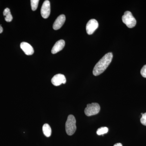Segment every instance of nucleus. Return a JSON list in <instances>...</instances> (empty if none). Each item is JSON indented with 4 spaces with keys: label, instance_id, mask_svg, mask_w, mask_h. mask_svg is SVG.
Listing matches in <instances>:
<instances>
[{
    "label": "nucleus",
    "instance_id": "nucleus-5",
    "mask_svg": "<svg viewBox=\"0 0 146 146\" xmlns=\"http://www.w3.org/2000/svg\"><path fill=\"white\" fill-rule=\"evenodd\" d=\"M99 24L98 21L95 19L90 20L87 23L86 25V31L88 35H92L98 27Z\"/></svg>",
    "mask_w": 146,
    "mask_h": 146
},
{
    "label": "nucleus",
    "instance_id": "nucleus-11",
    "mask_svg": "<svg viewBox=\"0 0 146 146\" xmlns=\"http://www.w3.org/2000/svg\"><path fill=\"white\" fill-rule=\"evenodd\" d=\"M3 14L4 16L5 17V19L6 22H10L13 20V17L11 13L10 10L9 8H5L4 10Z\"/></svg>",
    "mask_w": 146,
    "mask_h": 146
},
{
    "label": "nucleus",
    "instance_id": "nucleus-9",
    "mask_svg": "<svg viewBox=\"0 0 146 146\" xmlns=\"http://www.w3.org/2000/svg\"><path fill=\"white\" fill-rule=\"evenodd\" d=\"M21 48L27 55H31L34 53V50L31 45L27 42H23L21 43Z\"/></svg>",
    "mask_w": 146,
    "mask_h": 146
},
{
    "label": "nucleus",
    "instance_id": "nucleus-1",
    "mask_svg": "<svg viewBox=\"0 0 146 146\" xmlns=\"http://www.w3.org/2000/svg\"><path fill=\"white\" fill-rule=\"evenodd\" d=\"M113 54L112 52L108 53L96 64L93 70V74L97 76L105 71L112 61Z\"/></svg>",
    "mask_w": 146,
    "mask_h": 146
},
{
    "label": "nucleus",
    "instance_id": "nucleus-15",
    "mask_svg": "<svg viewBox=\"0 0 146 146\" xmlns=\"http://www.w3.org/2000/svg\"><path fill=\"white\" fill-rule=\"evenodd\" d=\"M141 122L144 125L146 126V112L142 115L141 119Z\"/></svg>",
    "mask_w": 146,
    "mask_h": 146
},
{
    "label": "nucleus",
    "instance_id": "nucleus-16",
    "mask_svg": "<svg viewBox=\"0 0 146 146\" xmlns=\"http://www.w3.org/2000/svg\"><path fill=\"white\" fill-rule=\"evenodd\" d=\"M141 75L146 78V65H144L141 71Z\"/></svg>",
    "mask_w": 146,
    "mask_h": 146
},
{
    "label": "nucleus",
    "instance_id": "nucleus-18",
    "mask_svg": "<svg viewBox=\"0 0 146 146\" xmlns=\"http://www.w3.org/2000/svg\"><path fill=\"white\" fill-rule=\"evenodd\" d=\"M3 32V28L1 25H0V33H1Z\"/></svg>",
    "mask_w": 146,
    "mask_h": 146
},
{
    "label": "nucleus",
    "instance_id": "nucleus-13",
    "mask_svg": "<svg viewBox=\"0 0 146 146\" xmlns=\"http://www.w3.org/2000/svg\"><path fill=\"white\" fill-rule=\"evenodd\" d=\"M108 131V129L107 127H101L99 128L97 131L98 135H102L107 133Z\"/></svg>",
    "mask_w": 146,
    "mask_h": 146
},
{
    "label": "nucleus",
    "instance_id": "nucleus-14",
    "mask_svg": "<svg viewBox=\"0 0 146 146\" xmlns=\"http://www.w3.org/2000/svg\"><path fill=\"white\" fill-rule=\"evenodd\" d=\"M39 2V0H31V1L32 10L34 11L37 9Z\"/></svg>",
    "mask_w": 146,
    "mask_h": 146
},
{
    "label": "nucleus",
    "instance_id": "nucleus-10",
    "mask_svg": "<svg viewBox=\"0 0 146 146\" xmlns=\"http://www.w3.org/2000/svg\"><path fill=\"white\" fill-rule=\"evenodd\" d=\"M65 46V42L63 40H60L57 41L53 47L51 52L53 54H55L58 52L63 50Z\"/></svg>",
    "mask_w": 146,
    "mask_h": 146
},
{
    "label": "nucleus",
    "instance_id": "nucleus-7",
    "mask_svg": "<svg viewBox=\"0 0 146 146\" xmlns=\"http://www.w3.org/2000/svg\"><path fill=\"white\" fill-rule=\"evenodd\" d=\"M51 82L54 86H59L62 84H65L66 83V78L64 75L58 74L52 78L51 80Z\"/></svg>",
    "mask_w": 146,
    "mask_h": 146
},
{
    "label": "nucleus",
    "instance_id": "nucleus-17",
    "mask_svg": "<svg viewBox=\"0 0 146 146\" xmlns=\"http://www.w3.org/2000/svg\"><path fill=\"white\" fill-rule=\"evenodd\" d=\"M114 146H123V145L121 143H117L115 144Z\"/></svg>",
    "mask_w": 146,
    "mask_h": 146
},
{
    "label": "nucleus",
    "instance_id": "nucleus-12",
    "mask_svg": "<svg viewBox=\"0 0 146 146\" xmlns=\"http://www.w3.org/2000/svg\"><path fill=\"white\" fill-rule=\"evenodd\" d=\"M43 133L47 137H50L51 135L52 130L48 124H45L42 128Z\"/></svg>",
    "mask_w": 146,
    "mask_h": 146
},
{
    "label": "nucleus",
    "instance_id": "nucleus-2",
    "mask_svg": "<svg viewBox=\"0 0 146 146\" xmlns=\"http://www.w3.org/2000/svg\"><path fill=\"white\" fill-rule=\"evenodd\" d=\"M76 120L74 116L69 115L65 123V130L69 136H72L75 132L76 129Z\"/></svg>",
    "mask_w": 146,
    "mask_h": 146
},
{
    "label": "nucleus",
    "instance_id": "nucleus-8",
    "mask_svg": "<svg viewBox=\"0 0 146 146\" xmlns=\"http://www.w3.org/2000/svg\"><path fill=\"white\" fill-rule=\"evenodd\" d=\"M65 16L63 14L60 15L56 18V21H55L53 25V28L55 30H57L59 29L65 23Z\"/></svg>",
    "mask_w": 146,
    "mask_h": 146
},
{
    "label": "nucleus",
    "instance_id": "nucleus-6",
    "mask_svg": "<svg viewBox=\"0 0 146 146\" xmlns=\"http://www.w3.org/2000/svg\"><path fill=\"white\" fill-rule=\"evenodd\" d=\"M50 13V4L49 1H45L42 5L41 9V13L42 17L46 19L48 18Z\"/></svg>",
    "mask_w": 146,
    "mask_h": 146
},
{
    "label": "nucleus",
    "instance_id": "nucleus-4",
    "mask_svg": "<svg viewBox=\"0 0 146 146\" xmlns=\"http://www.w3.org/2000/svg\"><path fill=\"white\" fill-rule=\"evenodd\" d=\"M100 105L97 103H93L87 105L84 110V113L86 116L89 117L97 115L100 112Z\"/></svg>",
    "mask_w": 146,
    "mask_h": 146
},
{
    "label": "nucleus",
    "instance_id": "nucleus-3",
    "mask_svg": "<svg viewBox=\"0 0 146 146\" xmlns=\"http://www.w3.org/2000/svg\"><path fill=\"white\" fill-rule=\"evenodd\" d=\"M122 19L123 23L125 24L129 28H132L136 26V19L133 17L130 11H126L123 15Z\"/></svg>",
    "mask_w": 146,
    "mask_h": 146
}]
</instances>
